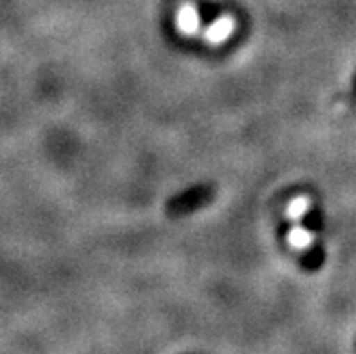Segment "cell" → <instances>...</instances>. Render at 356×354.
Here are the masks:
<instances>
[{"mask_svg":"<svg viewBox=\"0 0 356 354\" xmlns=\"http://www.w3.org/2000/svg\"><path fill=\"white\" fill-rule=\"evenodd\" d=\"M237 29V24H235V18L234 17H219L212 26H208L207 33H204V38L207 42L213 45H221L225 42H228L232 38V35L235 33Z\"/></svg>","mask_w":356,"mask_h":354,"instance_id":"obj_1","label":"cell"},{"mask_svg":"<svg viewBox=\"0 0 356 354\" xmlns=\"http://www.w3.org/2000/svg\"><path fill=\"white\" fill-rule=\"evenodd\" d=\"M201 26V18L199 11L194 4H183L176 13V27L177 31L186 36H192L199 31Z\"/></svg>","mask_w":356,"mask_h":354,"instance_id":"obj_2","label":"cell"},{"mask_svg":"<svg viewBox=\"0 0 356 354\" xmlns=\"http://www.w3.org/2000/svg\"><path fill=\"white\" fill-rule=\"evenodd\" d=\"M313 241H315L313 232H309V230L304 228V226L297 225L288 232V244L293 248V250H307L309 246H313Z\"/></svg>","mask_w":356,"mask_h":354,"instance_id":"obj_3","label":"cell"},{"mask_svg":"<svg viewBox=\"0 0 356 354\" xmlns=\"http://www.w3.org/2000/svg\"><path fill=\"white\" fill-rule=\"evenodd\" d=\"M309 207H312V201L307 198H304V195L295 198L289 201L288 208H286V216H288V219L293 220V223H298L309 211Z\"/></svg>","mask_w":356,"mask_h":354,"instance_id":"obj_4","label":"cell"}]
</instances>
